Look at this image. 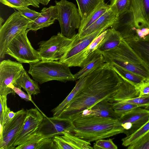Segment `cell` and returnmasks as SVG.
<instances>
[{"instance_id":"1","label":"cell","mask_w":149,"mask_h":149,"mask_svg":"<svg viewBox=\"0 0 149 149\" xmlns=\"http://www.w3.org/2000/svg\"><path fill=\"white\" fill-rule=\"evenodd\" d=\"M86 77L82 88L57 117L67 119L101 101L112 99L124 81L107 63Z\"/></svg>"},{"instance_id":"2","label":"cell","mask_w":149,"mask_h":149,"mask_svg":"<svg viewBox=\"0 0 149 149\" xmlns=\"http://www.w3.org/2000/svg\"><path fill=\"white\" fill-rule=\"evenodd\" d=\"M118 118L85 115L78 113L65 120L70 121V133L91 142L123 133Z\"/></svg>"},{"instance_id":"3","label":"cell","mask_w":149,"mask_h":149,"mask_svg":"<svg viewBox=\"0 0 149 149\" xmlns=\"http://www.w3.org/2000/svg\"><path fill=\"white\" fill-rule=\"evenodd\" d=\"M102 54L105 63L115 64L149 81V68L124 39L116 48Z\"/></svg>"},{"instance_id":"4","label":"cell","mask_w":149,"mask_h":149,"mask_svg":"<svg viewBox=\"0 0 149 149\" xmlns=\"http://www.w3.org/2000/svg\"><path fill=\"white\" fill-rule=\"evenodd\" d=\"M28 73L33 79L42 84L56 80L65 82L75 81L69 67L58 61H40L29 64Z\"/></svg>"},{"instance_id":"5","label":"cell","mask_w":149,"mask_h":149,"mask_svg":"<svg viewBox=\"0 0 149 149\" xmlns=\"http://www.w3.org/2000/svg\"><path fill=\"white\" fill-rule=\"evenodd\" d=\"M55 2L61 33L71 38L76 34L75 30L79 29L81 24V18L79 10L75 4L66 0L55 1Z\"/></svg>"},{"instance_id":"6","label":"cell","mask_w":149,"mask_h":149,"mask_svg":"<svg viewBox=\"0 0 149 149\" xmlns=\"http://www.w3.org/2000/svg\"><path fill=\"white\" fill-rule=\"evenodd\" d=\"M28 29L15 36L8 44L6 51L8 54L21 63L30 64L41 61L37 50L32 46L27 36Z\"/></svg>"},{"instance_id":"7","label":"cell","mask_w":149,"mask_h":149,"mask_svg":"<svg viewBox=\"0 0 149 149\" xmlns=\"http://www.w3.org/2000/svg\"><path fill=\"white\" fill-rule=\"evenodd\" d=\"M31 22L18 11L12 13L0 27V58L3 59L7 47L17 35L30 27Z\"/></svg>"},{"instance_id":"8","label":"cell","mask_w":149,"mask_h":149,"mask_svg":"<svg viewBox=\"0 0 149 149\" xmlns=\"http://www.w3.org/2000/svg\"><path fill=\"white\" fill-rule=\"evenodd\" d=\"M74 36L69 38L58 33L48 40L39 42L37 51L41 61H59L71 45Z\"/></svg>"},{"instance_id":"9","label":"cell","mask_w":149,"mask_h":149,"mask_svg":"<svg viewBox=\"0 0 149 149\" xmlns=\"http://www.w3.org/2000/svg\"><path fill=\"white\" fill-rule=\"evenodd\" d=\"M123 15L136 31L149 28V0H130L129 6Z\"/></svg>"},{"instance_id":"10","label":"cell","mask_w":149,"mask_h":149,"mask_svg":"<svg viewBox=\"0 0 149 149\" xmlns=\"http://www.w3.org/2000/svg\"><path fill=\"white\" fill-rule=\"evenodd\" d=\"M21 63L10 59L4 60L0 63V95H15L13 90L8 87L13 84L25 71Z\"/></svg>"},{"instance_id":"11","label":"cell","mask_w":149,"mask_h":149,"mask_svg":"<svg viewBox=\"0 0 149 149\" xmlns=\"http://www.w3.org/2000/svg\"><path fill=\"white\" fill-rule=\"evenodd\" d=\"M37 108L26 110L25 117L13 144V149L37 132L43 119V113Z\"/></svg>"},{"instance_id":"12","label":"cell","mask_w":149,"mask_h":149,"mask_svg":"<svg viewBox=\"0 0 149 149\" xmlns=\"http://www.w3.org/2000/svg\"><path fill=\"white\" fill-rule=\"evenodd\" d=\"M118 120L123 133L128 136L135 132L149 120V111L137 107L122 116Z\"/></svg>"},{"instance_id":"13","label":"cell","mask_w":149,"mask_h":149,"mask_svg":"<svg viewBox=\"0 0 149 149\" xmlns=\"http://www.w3.org/2000/svg\"><path fill=\"white\" fill-rule=\"evenodd\" d=\"M23 109L16 112L14 117L5 124L0 132V149H13V141L19 131L26 115Z\"/></svg>"},{"instance_id":"14","label":"cell","mask_w":149,"mask_h":149,"mask_svg":"<svg viewBox=\"0 0 149 149\" xmlns=\"http://www.w3.org/2000/svg\"><path fill=\"white\" fill-rule=\"evenodd\" d=\"M111 100L133 104L149 111V95L139 96L135 87L124 81Z\"/></svg>"},{"instance_id":"15","label":"cell","mask_w":149,"mask_h":149,"mask_svg":"<svg viewBox=\"0 0 149 149\" xmlns=\"http://www.w3.org/2000/svg\"><path fill=\"white\" fill-rule=\"evenodd\" d=\"M42 121L37 131L43 138L54 136L70 133L69 121L57 117H48L43 113Z\"/></svg>"},{"instance_id":"16","label":"cell","mask_w":149,"mask_h":149,"mask_svg":"<svg viewBox=\"0 0 149 149\" xmlns=\"http://www.w3.org/2000/svg\"><path fill=\"white\" fill-rule=\"evenodd\" d=\"M105 30L104 29L100 30L81 38L78 37L77 33L76 34L71 45L59 61L70 67L75 59L85 50L96 37Z\"/></svg>"},{"instance_id":"17","label":"cell","mask_w":149,"mask_h":149,"mask_svg":"<svg viewBox=\"0 0 149 149\" xmlns=\"http://www.w3.org/2000/svg\"><path fill=\"white\" fill-rule=\"evenodd\" d=\"M57 149H93L90 142L71 133L56 136L53 138Z\"/></svg>"},{"instance_id":"18","label":"cell","mask_w":149,"mask_h":149,"mask_svg":"<svg viewBox=\"0 0 149 149\" xmlns=\"http://www.w3.org/2000/svg\"><path fill=\"white\" fill-rule=\"evenodd\" d=\"M117 15L110 7L109 9L86 29L77 33L79 38L101 30H107L114 23Z\"/></svg>"},{"instance_id":"19","label":"cell","mask_w":149,"mask_h":149,"mask_svg":"<svg viewBox=\"0 0 149 149\" xmlns=\"http://www.w3.org/2000/svg\"><path fill=\"white\" fill-rule=\"evenodd\" d=\"M40 15L34 21L31 22L28 31H36L48 27L54 24L58 17L57 10L55 6L43 8Z\"/></svg>"},{"instance_id":"20","label":"cell","mask_w":149,"mask_h":149,"mask_svg":"<svg viewBox=\"0 0 149 149\" xmlns=\"http://www.w3.org/2000/svg\"><path fill=\"white\" fill-rule=\"evenodd\" d=\"M149 68V35L144 39L136 36L125 40Z\"/></svg>"},{"instance_id":"21","label":"cell","mask_w":149,"mask_h":149,"mask_svg":"<svg viewBox=\"0 0 149 149\" xmlns=\"http://www.w3.org/2000/svg\"><path fill=\"white\" fill-rule=\"evenodd\" d=\"M105 63L102 54L96 49L81 69L74 74L75 80L86 77L93 71L103 65Z\"/></svg>"},{"instance_id":"22","label":"cell","mask_w":149,"mask_h":149,"mask_svg":"<svg viewBox=\"0 0 149 149\" xmlns=\"http://www.w3.org/2000/svg\"><path fill=\"white\" fill-rule=\"evenodd\" d=\"M105 35L97 49L102 54L117 47L123 39L121 34L111 28L106 30Z\"/></svg>"},{"instance_id":"23","label":"cell","mask_w":149,"mask_h":149,"mask_svg":"<svg viewBox=\"0 0 149 149\" xmlns=\"http://www.w3.org/2000/svg\"><path fill=\"white\" fill-rule=\"evenodd\" d=\"M110 100L106 99L101 101L91 109H87V115H91L113 118H119L112 108L110 101Z\"/></svg>"},{"instance_id":"24","label":"cell","mask_w":149,"mask_h":149,"mask_svg":"<svg viewBox=\"0 0 149 149\" xmlns=\"http://www.w3.org/2000/svg\"><path fill=\"white\" fill-rule=\"evenodd\" d=\"M38 82L31 79L25 71L13 84L14 86L25 90L29 96L37 95L40 93Z\"/></svg>"},{"instance_id":"25","label":"cell","mask_w":149,"mask_h":149,"mask_svg":"<svg viewBox=\"0 0 149 149\" xmlns=\"http://www.w3.org/2000/svg\"><path fill=\"white\" fill-rule=\"evenodd\" d=\"M106 30L96 37L85 50L75 59L71 64L70 67H79L81 68L83 66L97 49L105 35Z\"/></svg>"},{"instance_id":"26","label":"cell","mask_w":149,"mask_h":149,"mask_svg":"<svg viewBox=\"0 0 149 149\" xmlns=\"http://www.w3.org/2000/svg\"><path fill=\"white\" fill-rule=\"evenodd\" d=\"M110 8L109 4L102 2L99 4L81 23L78 33L84 31L106 12Z\"/></svg>"},{"instance_id":"27","label":"cell","mask_w":149,"mask_h":149,"mask_svg":"<svg viewBox=\"0 0 149 149\" xmlns=\"http://www.w3.org/2000/svg\"><path fill=\"white\" fill-rule=\"evenodd\" d=\"M114 71L124 81L136 87L145 81L142 77L115 64H110Z\"/></svg>"},{"instance_id":"28","label":"cell","mask_w":149,"mask_h":149,"mask_svg":"<svg viewBox=\"0 0 149 149\" xmlns=\"http://www.w3.org/2000/svg\"><path fill=\"white\" fill-rule=\"evenodd\" d=\"M86 77L81 78L76 81V85L70 93L58 106L52 110L53 116L57 117L70 102L77 93L82 88L85 83Z\"/></svg>"},{"instance_id":"29","label":"cell","mask_w":149,"mask_h":149,"mask_svg":"<svg viewBox=\"0 0 149 149\" xmlns=\"http://www.w3.org/2000/svg\"><path fill=\"white\" fill-rule=\"evenodd\" d=\"M83 23L91 12L105 0H76Z\"/></svg>"},{"instance_id":"30","label":"cell","mask_w":149,"mask_h":149,"mask_svg":"<svg viewBox=\"0 0 149 149\" xmlns=\"http://www.w3.org/2000/svg\"><path fill=\"white\" fill-rule=\"evenodd\" d=\"M149 132V120L133 134L123 138L122 145L126 147L133 144Z\"/></svg>"},{"instance_id":"31","label":"cell","mask_w":149,"mask_h":149,"mask_svg":"<svg viewBox=\"0 0 149 149\" xmlns=\"http://www.w3.org/2000/svg\"><path fill=\"white\" fill-rule=\"evenodd\" d=\"M111 99L110 100V101L112 108L119 118L132 109L139 107L137 105L133 104L115 101Z\"/></svg>"},{"instance_id":"32","label":"cell","mask_w":149,"mask_h":149,"mask_svg":"<svg viewBox=\"0 0 149 149\" xmlns=\"http://www.w3.org/2000/svg\"><path fill=\"white\" fill-rule=\"evenodd\" d=\"M0 1L5 5L15 8L30 5L36 8L40 7V3L36 0H0Z\"/></svg>"},{"instance_id":"33","label":"cell","mask_w":149,"mask_h":149,"mask_svg":"<svg viewBox=\"0 0 149 149\" xmlns=\"http://www.w3.org/2000/svg\"><path fill=\"white\" fill-rule=\"evenodd\" d=\"M44 138L39 134L36 132L22 144L16 146V149H37L40 142Z\"/></svg>"},{"instance_id":"34","label":"cell","mask_w":149,"mask_h":149,"mask_svg":"<svg viewBox=\"0 0 149 149\" xmlns=\"http://www.w3.org/2000/svg\"><path fill=\"white\" fill-rule=\"evenodd\" d=\"M7 97L0 95V132L3 130L6 122L8 114L10 111L7 106Z\"/></svg>"},{"instance_id":"35","label":"cell","mask_w":149,"mask_h":149,"mask_svg":"<svg viewBox=\"0 0 149 149\" xmlns=\"http://www.w3.org/2000/svg\"><path fill=\"white\" fill-rule=\"evenodd\" d=\"M130 1V0H110L109 5L118 15L128 9Z\"/></svg>"},{"instance_id":"36","label":"cell","mask_w":149,"mask_h":149,"mask_svg":"<svg viewBox=\"0 0 149 149\" xmlns=\"http://www.w3.org/2000/svg\"><path fill=\"white\" fill-rule=\"evenodd\" d=\"M128 149H149V132L135 142L127 147Z\"/></svg>"},{"instance_id":"37","label":"cell","mask_w":149,"mask_h":149,"mask_svg":"<svg viewBox=\"0 0 149 149\" xmlns=\"http://www.w3.org/2000/svg\"><path fill=\"white\" fill-rule=\"evenodd\" d=\"M93 147L95 149H117L118 148L111 139L98 140L96 141Z\"/></svg>"},{"instance_id":"38","label":"cell","mask_w":149,"mask_h":149,"mask_svg":"<svg viewBox=\"0 0 149 149\" xmlns=\"http://www.w3.org/2000/svg\"><path fill=\"white\" fill-rule=\"evenodd\" d=\"M16 9L22 16L26 17L31 22L34 21L40 15V13L29 9L27 6L16 8Z\"/></svg>"},{"instance_id":"39","label":"cell","mask_w":149,"mask_h":149,"mask_svg":"<svg viewBox=\"0 0 149 149\" xmlns=\"http://www.w3.org/2000/svg\"><path fill=\"white\" fill-rule=\"evenodd\" d=\"M57 149L53 138H44L41 140L37 149Z\"/></svg>"},{"instance_id":"40","label":"cell","mask_w":149,"mask_h":149,"mask_svg":"<svg viewBox=\"0 0 149 149\" xmlns=\"http://www.w3.org/2000/svg\"><path fill=\"white\" fill-rule=\"evenodd\" d=\"M8 87L12 89L15 93L18 95L22 99H24L26 101H31L34 104H35L31 97L21 90V89L14 86L12 84H10Z\"/></svg>"},{"instance_id":"41","label":"cell","mask_w":149,"mask_h":149,"mask_svg":"<svg viewBox=\"0 0 149 149\" xmlns=\"http://www.w3.org/2000/svg\"><path fill=\"white\" fill-rule=\"evenodd\" d=\"M135 88L139 96L149 95V81H145Z\"/></svg>"},{"instance_id":"42","label":"cell","mask_w":149,"mask_h":149,"mask_svg":"<svg viewBox=\"0 0 149 149\" xmlns=\"http://www.w3.org/2000/svg\"><path fill=\"white\" fill-rule=\"evenodd\" d=\"M16 112H14L12 111H10L8 113L7 118L6 122L10 120L15 116Z\"/></svg>"},{"instance_id":"43","label":"cell","mask_w":149,"mask_h":149,"mask_svg":"<svg viewBox=\"0 0 149 149\" xmlns=\"http://www.w3.org/2000/svg\"><path fill=\"white\" fill-rule=\"evenodd\" d=\"M39 3L43 5H46L48 4L51 0H36Z\"/></svg>"},{"instance_id":"44","label":"cell","mask_w":149,"mask_h":149,"mask_svg":"<svg viewBox=\"0 0 149 149\" xmlns=\"http://www.w3.org/2000/svg\"><path fill=\"white\" fill-rule=\"evenodd\" d=\"M4 21L3 19L1 17L0 18V27L2 26V24Z\"/></svg>"}]
</instances>
